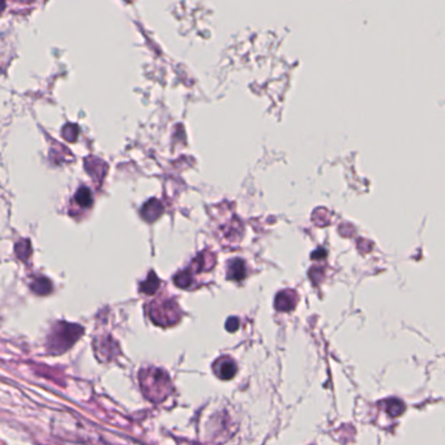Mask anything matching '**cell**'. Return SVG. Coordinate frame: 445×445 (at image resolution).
I'll use <instances>...</instances> for the list:
<instances>
[{"mask_svg":"<svg viewBox=\"0 0 445 445\" xmlns=\"http://www.w3.org/2000/svg\"><path fill=\"white\" fill-rule=\"evenodd\" d=\"M162 212H163V208H162L161 202L156 199L153 200H149L141 209V216L148 221V222H153L156 221L158 217L161 216Z\"/></svg>","mask_w":445,"mask_h":445,"instance_id":"5","label":"cell"},{"mask_svg":"<svg viewBox=\"0 0 445 445\" xmlns=\"http://www.w3.org/2000/svg\"><path fill=\"white\" fill-rule=\"evenodd\" d=\"M385 409H387V413L392 417H398L404 413L405 405L400 400H389L385 404Z\"/></svg>","mask_w":445,"mask_h":445,"instance_id":"11","label":"cell"},{"mask_svg":"<svg viewBox=\"0 0 445 445\" xmlns=\"http://www.w3.org/2000/svg\"><path fill=\"white\" fill-rule=\"evenodd\" d=\"M215 372L222 380H230L237 374V364L230 358H221L215 363Z\"/></svg>","mask_w":445,"mask_h":445,"instance_id":"4","label":"cell"},{"mask_svg":"<svg viewBox=\"0 0 445 445\" xmlns=\"http://www.w3.org/2000/svg\"><path fill=\"white\" fill-rule=\"evenodd\" d=\"M140 381L144 394L153 402H160L165 400L171 389L169 375L157 368L144 370L140 374Z\"/></svg>","mask_w":445,"mask_h":445,"instance_id":"1","label":"cell"},{"mask_svg":"<svg viewBox=\"0 0 445 445\" xmlns=\"http://www.w3.org/2000/svg\"><path fill=\"white\" fill-rule=\"evenodd\" d=\"M53 286L50 281L45 277H38V278H34V281L32 283V290L38 294V296H46L51 291Z\"/></svg>","mask_w":445,"mask_h":445,"instance_id":"7","label":"cell"},{"mask_svg":"<svg viewBox=\"0 0 445 445\" xmlns=\"http://www.w3.org/2000/svg\"><path fill=\"white\" fill-rule=\"evenodd\" d=\"M238 326H239V322H238V319H235V317H230L229 320H228V323H226V329H228L229 332H235V330L238 329Z\"/></svg>","mask_w":445,"mask_h":445,"instance_id":"16","label":"cell"},{"mask_svg":"<svg viewBox=\"0 0 445 445\" xmlns=\"http://www.w3.org/2000/svg\"><path fill=\"white\" fill-rule=\"evenodd\" d=\"M160 286V280L156 277L154 273H150L148 278L141 283V291L145 294H154Z\"/></svg>","mask_w":445,"mask_h":445,"instance_id":"10","label":"cell"},{"mask_svg":"<svg viewBox=\"0 0 445 445\" xmlns=\"http://www.w3.org/2000/svg\"><path fill=\"white\" fill-rule=\"evenodd\" d=\"M82 328L75 324L59 323L51 330L47 339V350L51 354L67 351L81 337Z\"/></svg>","mask_w":445,"mask_h":445,"instance_id":"2","label":"cell"},{"mask_svg":"<svg viewBox=\"0 0 445 445\" xmlns=\"http://www.w3.org/2000/svg\"><path fill=\"white\" fill-rule=\"evenodd\" d=\"M75 202H77L81 208H89L93 204V195L91 189L81 187L75 195Z\"/></svg>","mask_w":445,"mask_h":445,"instance_id":"8","label":"cell"},{"mask_svg":"<svg viewBox=\"0 0 445 445\" xmlns=\"http://www.w3.org/2000/svg\"><path fill=\"white\" fill-rule=\"evenodd\" d=\"M30 250H32L30 248V243L27 242V241H21V242L16 245V254H17V256L20 257V258H24V260L30 255V252H32Z\"/></svg>","mask_w":445,"mask_h":445,"instance_id":"14","label":"cell"},{"mask_svg":"<svg viewBox=\"0 0 445 445\" xmlns=\"http://www.w3.org/2000/svg\"><path fill=\"white\" fill-rule=\"evenodd\" d=\"M88 161L91 162V163H93V166L92 165H89L88 162H85V166H86V170L89 171V174L91 176H95L97 178V179H102V176H105V173H106V165H104V166H101V167H98L97 165H95V161H97V158H89Z\"/></svg>","mask_w":445,"mask_h":445,"instance_id":"12","label":"cell"},{"mask_svg":"<svg viewBox=\"0 0 445 445\" xmlns=\"http://www.w3.org/2000/svg\"><path fill=\"white\" fill-rule=\"evenodd\" d=\"M150 317L152 320L158 325H171L176 323L179 315L176 306L173 302H163V303H154L150 307Z\"/></svg>","mask_w":445,"mask_h":445,"instance_id":"3","label":"cell"},{"mask_svg":"<svg viewBox=\"0 0 445 445\" xmlns=\"http://www.w3.org/2000/svg\"><path fill=\"white\" fill-rule=\"evenodd\" d=\"M296 304H297V297L293 294V291L280 293L274 302V306L278 311H291L296 307Z\"/></svg>","mask_w":445,"mask_h":445,"instance_id":"6","label":"cell"},{"mask_svg":"<svg viewBox=\"0 0 445 445\" xmlns=\"http://www.w3.org/2000/svg\"><path fill=\"white\" fill-rule=\"evenodd\" d=\"M62 135L67 140V141H76L77 136H79V127L76 124H67L63 130H62Z\"/></svg>","mask_w":445,"mask_h":445,"instance_id":"13","label":"cell"},{"mask_svg":"<svg viewBox=\"0 0 445 445\" xmlns=\"http://www.w3.org/2000/svg\"><path fill=\"white\" fill-rule=\"evenodd\" d=\"M174 281H176V285L179 287L186 289V287H189V285H191L192 280H191V274H189V272H182V273L176 274Z\"/></svg>","mask_w":445,"mask_h":445,"instance_id":"15","label":"cell"},{"mask_svg":"<svg viewBox=\"0 0 445 445\" xmlns=\"http://www.w3.org/2000/svg\"><path fill=\"white\" fill-rule=\"evenodd\" d=\"M245 276V268L242 260H234L230 264L229 278L231 280H242Z\"/></svg>","mask_w":445,"mask_h":445,"instance_id":"9","label":"cell"}]
</instances>
